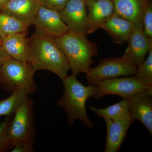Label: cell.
<instances>
[{"label":"cell","instance_id":"83f0119b","mask_svg":"<svg viewBox=\"0 0 152 152\" xmlns=\"http://www.w3.org/2000/svg\"><path fill=\"white\" fill-rule=\"evenodd\" d=\"M86 1H97V0H86ZM110 1H113V0H110Z\"/></svg>","mask_w":152,"mask_h":152},{"label":"cell","instance_id":"ffe728a7","mask_svg":"<svg viewBox=\"0 0 152 152\" xmlns=\"http://www.w3.org/2000/svg\"><path fill=\"white\" fill-rule=\"evenodd\" d=\"M28 94L25 91H17L7 99L0 100V116L12 115L19 105L27 97Z\"/></svg>","mask_w":152,"mask_h":152},{"label":"cell","instance_id":"484cf974","mask_svg":"<svg viewBox=\"0 0 152 152\" xmlns=\"http://www.w3.org/2000/svg\"><path fill=\"white\" fill-rule=\"evenodd\" d=\"M9 1V0H0V12L1 11L3 7Z\"/></svg>","mask_w":152,"mask_h":152},{"label":"cell","instance_id":"3957f363","mask_svg":"<svg viewBox=\"0 0 152 152\" xmlns=\"http://www.w3.org/2000/svg\"><path fill=\"white\" fill-rule=\"evenodd\" d=\"M62 81L64 91L56 104L67 114L68 124H74L76 120H79L88 127L94 128V124L87 115L86 104L89 98H94V86H84L72 75L67 76Z\"/></svg>","mask_w":152,"mask_h":152},{"label":"cell","instance_id":"7a4b0ae2","mask_svg":"<svg viewBox=\"0 0 152 152\" xmlns=\"http://www.w3.org/2000/svg\"><path fill=\"white\" fill-rule=\"evenodd\" d=\"M55 40L67 59L72 75L77 77L86 73L94 62L93 58L97 56V45L86 35L70 31Z\"/></svg>","mask_w":152,"mask_h":152},{"label":"cell","instance_id":"e0dca14e","mask_svg":"<svg viewBox=\"0 0 152 152\" xmlns=\"http://www.w3.org/2000/svg\"><path fill=\"white\" fill-rule=\"evenodd\" d=\"M114 15L124 18L134 26L142 23L144 9L142 0H113Z\"/></svg>","mask_w":152,"mask_h":152},{"label":"cell","instance_id":"44dd1931","mask_svg":"<svg viewBox=\"0 0 152 152\" xmlns=\"http://www.w3.org/2000/svg\"><path fill=\"white\" fill-rule=\"evenodd\" d=\"M134 76L143 84L152 88V47L146 59L137 67Z\"/></svg>","mask_w":152,"mask_h":152},{"label":"cell","instance_id":"6da1fadb","mask_svg":"<svg viewBox=\"0 0 152 152\" xmlns=\"http://www.w3.org/2000/svg\"><path fill=\"white\" fill-rule=\"evenodd\" d=\"M27 62L35 72L50 71L62 80L70 69L67 59L55 38L36 31L28 39Z\"/></svg>","mask_w":152,"mask_h":152},{"label":"cell","instance_id":"d4e9b609","mask_svg":"<svg viewBox=\"0 0 152 152\" xmlns=\"http://www.w3.org/2000/svg\"><path fill=\"white\" fill-rule=\"evenodd\" d=\"M11 58V57L2 48L0 49V66Z\"/></svg>","mask_w":152,"mask_h":152},{"label":"cell","instance_id":"4fadbf2b","mask_svg":"<svg viewBox=\"0 0 152 152\" xmlns=\"http://www.w3.org/2000/svg\"><path fill=\"white\" fill-rule=\"evenodd\" d=\"M41 5L38 0H9L0 12L13 17L30 26L33 25Z\"/></svg>","mask_w":152,"mask_h":152},{"label":"cell","instance_id":"2e32d148","mask_svg":"<svg viewBox=\"0 0 152 152\" xmlns=\"http://www.w3.org/2000/svg\"><path fill=\"white\" fill-rule=\"evenodd\" d=\"M2 48L12 58L27 62L28 39L26 33L7 36L2 40Z\"/></svg>","mask_w":152,"mask_h":152},{"label":"cell","instance_id":"9c48e42d","mask_svg":"<svg viewBox=\"0 0 152 152\" xmlns=\"http://www.w3.org/2000/svg\"><path fill=\"white\" fill-rule=\"evenodd\" d=\"M86 0H69L59 11L60 16L69 31L88 35V23Z\"/></svg>","mask_w":152,"mask_h":152},{"label":"cell","instance_id":"ba28073f","mask_svg":"<svg viewBox=\"0 0 152 152\" xmlns=\"http://www.w3.org/2000/svg\"><path fill=\"white\" fill-rule=\"evenodd\" d=\"M33 25L35 26L37 32L54 38L58 37L69 31L58 11L42 5L37 13Z\"/></svg>","mask_w":152,"mask_h":152},{"label":"cell","instance_id":"cb8c5ba5","mask_svg":"<svg viewBox=\"0 0 152 152\" xmlns=\"http://www.w3.org/2000/svg\"><path fill=\"white\" fill-rule=\"evenodd\" d=\"M42 5L57 11L61 10L69 0H38Z\"/></svg>","mask_w":152,"mask_h":152},{"label":"cell","instance_id":"8fae6325","mask_svg":"<svg viewBox=\"0 0 152 152\" xmlns=\"http://www.w3.org/2000/svg\"><path fill=\"white\" fill-rule=\"evenodd\" d=\"M152 91L137 92L129 98V112L132 119L137 120L152 134Z\"/></svg>","mask_w":152,"mask_h":152},{"label":"cell","instance_id":"52a82bcc","mask_svg":"<svg viewBox=\"0 0 152 152\" xmlns=\"http://www.w3.org/2000/svg\"><path fill=\"white\" fill-rule=\"evenodd\" d=\"M94 98L100 99L107 95H115L123 98H129L137 92L152 91L143 84L135 76L107 79L94 85Z\"/></svg>","mask_w":152,"mask_h":152},{"label":"cell","instance_id":"7c38bea8","mask_svg":"<svg viewBox=\"0 0 152 152\" xmlns=\"http://www.w3.org/2000/svg\"><path fill=\"white\" fill-rule=\"evenodd\" d=\"M105 121L107 134L104 152H118L126 138L129 128L134 121L131 116L117 119H107Z\"/></svg>","mask_w":152,"mask_h":152},{"label":"cell","instance_id":"5b68a950","mask_svg":"<svg viewBox=\"0 0 152 152\" xmlns=\"http://www.w3.org/2000/svg\"><path fill=\"white\" fill-rule=\"evenodd\" d=\"M35 73L28 62L10 59L0 66V87L9 93L21 90L33 94L37 90Z\"/></svg>","mask_w":152,"mask_h":152},{"label":"cell","instance_id":"d6986e66","mask_svg":"<svg viewBox=\"0 0 152 152\" xmlns=\"http://www.w3.org/2000/svg\"><path fill=\"white\" fill-rule=\"evenodd\" d=\"M29 26L8 15L0 12V39L19 33H26Z\"/></svg>","mask_w":152,"mask_h":152},{"label":"cell","instance_id":"7402d4cb","mask_svg":"<svg viewBox=\"0 0 152 152\" xmlns=\"http://www.w3.org/2000/svg\"><path fill=\"white\" fill-rule=\"evenodd\" d=\"M13 115L7 116L0 124V152H8L13 148L9 136V128Z\"/></svg>","mask_w":152,"mask_h":152},{"label":"cell","instance_id":"5bb4252c","mask_svg":"<svg viewBox=\"0 0 152 152\" xmlns=\"http://www.w3.org/2000/svg\"><path fill=\"white\" fill-rule=\"evenodd\" d=\"M88 34L94 32L113 15V2L110 0L88 1Z\"/></svg>","mask_w":152,"mask_h":152},{"label":"cell","instance_id":"277c9868","mask_svg":"<svg viewBox=\"0 0 152 152\" xmlns=\"http://www.w3.org/2000/svg\"><path fill=\"white\" fill-rule=\"evenodd\" d=\"M34 103L28 96L19 105L14 113L9 131V136L14 146L23 147L34 152L36 130L33 108Z\"/></svg>","mask_w":152,"mask_h":152},{"label":"cell","instance_id":"9a60e30c","mask_svg":"<svg viewBox=\"0 0 152 152\" xmlns=\"http://www.w3.org/2000/svg\"><path fill=\"white\" fill-rule=\"evenodd\" d=\"M134 27V25L132 22L113 14L100 28L105 30L114 42L121 44L128 41Z\"/></svg>","mask_w":152,"mask_h":152},{"label":"cell","instance_id":"8992f818","mask_svg":"<svg viewBox=\"0 0 152 152\" xmlns=\"http://www.w3.org/2000/svg\"><path fill=\"white\" fill-rule=\"evenodd\" d=\"M137 69L122 57L102 59L96 67L90 68L86 77L89 86H94L107 79L134 75Z\"/></svg>","mask_w":152,"mask_h":152},{"label":"cell","instance_id":"30bf717a","mask_svg":"<svg viewBox=\"0 0 152 152\" xmlns=\"http://www.w3.org/2000/svg\"><path fill=\"white\" fill-rule=\"evenodd\" d=\"M127 41L128 46L122 57L137 67L145 60L146 55L152 47V39L145 34L142 23L134 26Z\"/></svg>","mask_w":152,"mask_h":152},{"label":"cell","instance_id":"ac0fdd59","mask_svg":"<svg viewBox=\"0 0 152 152\" xmlns=\"http://www.w3.org/2000/svg\"><path fill=\"white\" fill-rule=\"evenodd\" d=\"M90 109L99 116L105 119L122 118L130 116L129 112V98H123L117 103L104 109H98L91 106Z\"/></svg>","mask_w":152,"mask_h":152},{"label":"cell","instance_id":"603a6c76","mask_svg":"<svg viewBox=\"0 0 152 152\" xmlns=\"http://www.w3.org/2000/svg\"><path fill=\"white\" fill-rule=\"evenodd\" d=\"M143 29L145 35L152 39V8L151 5L144 7L142 15Z\"/></svg>","mask_w":152,"mask_h":152},{"label":"cell","instance_id":"4316f807","mask_svg":"<svg viewBox=\"0 0 152 152\" xmlns=\"http://www.w3.org/2000/svg\"><path fill=\"white\" fill-rule=\"evenodd\" d=\"M2 49V41L0 39V49Z\"/></svg>","mask_w":152,"mask_h":152}]
</instances>
